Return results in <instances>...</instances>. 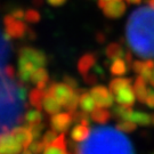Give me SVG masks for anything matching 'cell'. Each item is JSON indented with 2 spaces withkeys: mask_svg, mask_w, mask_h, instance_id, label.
Listing matches in <instances>:
<instances>
[{
  "mask_svg": "<svg viewBox=\"0 0 154 154\" xmlns=\"http://www.w3.org/2000/svg\"><path fill=\"white\" fill-rule=\"evenodd\" d=\"M127 39L131 49L143 58H154V8L136 9L127 24Z\"/></svg>",
  "mask_w": 154,
  "mask_h": 154,
  "instance_id": "1",
  "label": "cell"
},
{
  "mask_svg": "<svg viewBox=\"0 0 154 154\" xmlns=\"http://www.w3.org/2000/svg\"><path fill=\"white\" fill-rule=\"evenodd\" d=\"M74 154H135L132 144L113 128H95L81 145L73 146Z\"/></svg>",
  "mask_w": 154,
  "mask_h": 154,
  "instance_id": "2",
  "label": "cell"
},
{
  "mask_svg": "<svg viewBox=\"0 0 154 154\" xmlns=\"http://www.w3.org/2000/svg\"><path fill=\"white\" fill-rule=\"evenodd\" d=\"M16 98L22 102L26 98V89L23 82L9 85L8 80L0 78V132H6L9 127L23 122Z\"/></svg>",
  "mask_w": 154,
  "mask_h": 154,
  "instance_id": "3",
  "label": "cell"
},
{
  "mask_svg": "<svg viewBox=\"0 0 154 154\" xmlns=\"http://www.w3.org/2000/svg\"><path fill=\"white\" fill-rule=\"evenodd\" d=\"M4 26L5 33L11 39L30 38L33 40L35 38V33L31 30V28H29L22 20H17L11 14L4 17Z\"/></svg>",
  "mask_w": 154,
  "mask_h": 154,
  "instance_id": "4",
  "label": "cell"
},
{
  "mask_svg": "<svg viewBox=\"0 0 154 154\" xmlns=\"http://www.w3.org/2000/svg\"><path fill=\"white\" fill-rule=\"evenodd\" d=\"M46 93L54 96L60 102V104L64 106L73 96L74 89L65 82H50L46 88Z\"/></svg>",
  "mask_w": 154,
  "mask_h": 154,
  "instance_id": "5",
  "label": "cell"
},
{
  "mask_svg": "<svg viewBox=\"0 0 154 154\" xmlns=\"http://www.w3.org/2000/svg\"><path fill=\"white\" fill-rule=\"evenodd\" d=\"M18 57L33 63L37 67H44L47 64V56L42 50L33 48V47H22L18 51Z\"/></svg>",
  "mask_w": 154,
  "mask_h": 154,
  "instance_id": "6",
  "label": "cell"
},
{
  "mask_svg": "<svg viewBox=\"0 0 154 154\" xmlns=\"http://www.w3.org/2000/svg\"><path fill=\"white\" fill-rule=\"evenodd\" d=\"M90 94L97 107H111L113 105V94L104 86H95L91 88Z\"/></svg>",
  "mask_w": 154,
  "mask_h": 154,
  "instance_id": "7",
  "label": "cell"
},
{
  "mask_svg": "<svg viewBox=\"0 0 154 154\" xmlns=\"http://www.w3.org/2000/svg\"><path fill=\"white\" fill-rule=\"evenodd\" d=\"M22 146L9 132L0 134V154H20Z\"/></svg>",
  "mask_w": 154,
  "mask_h": 154,
  "instance_id": "8",
  "label": "cell"
},
{
  "mask_svg": "<svg viewBox=\"0 0 154 154\" xmlns=\"http://www.w3.org/2000/svg\"><path fill=\"white\" fill-rule=\"evenodd\" d=\"M73 119L72 114L69 112H63V113H56L50 118L49 125L53 130L60 132H66L67 129L71 127Z\"/></svg>",
  "mask_w": 154,
  "mask_h": 154,
  "instance_id": "9",
  "label": "cell"
},
{
  "mask_svg": "<svg viewBox=\"0 0 154 154\" xmlns=\"http://www.w3.org/2000/svg\"><path fill=\"white\" fill-rule=\"evenodd\" d=\"M11 136L17 140V143L22 146V149H28L30 146V144L33 142L32 134L30 131L29 127L26 126H20L15 127L11 129Z\"/></svg>",
  "mask_w": 154,
  "mask_h": 154,
  "instance_id": "10",
  "label": "cell"
},
{
  "mask_svg": "<svg viewBox=\"0 0 154 154\" xmlns=\"http://www.w3.org/2000/svg\"><path fill=\"white\" fill-rule=\"evenodd\" d=\"M127 11V5L122 0H114L111 1L103 8V14L109 18L116 20L123 16V14Z\"/></svg>",
  "mask_w": 154,
  "mask_h": 154,
  "instance_id": "11",
  "label": "cell"
},
{
  "mask_svg": "<svg viewBox=\"0 0 154 154\" xmlns=\"http://www.w3.org/2000/svg\"><path fill=\"white\" fill-rule=\"evenodd\" d=\"M41 154H67L65 132H61V135L57 136L53 143L45 147L44 152Z\"/></svg>",
  "mask_w": 154,
  "mask_h": 154,
  "instance_id": "12",
  "label": "cell"
},
{
  "mask_svg": "<svg viewBox=\"0 0 154 154\" xmlns=\"http://www.w3.org/2000/svg\"><path fill=\"white\" fill-rule=\"evenodd\" d=\"M96 62H97V56L94 53H86L83 54L80 60L78 61V72L81 74V75H86L89 72V70L96 65Z\"/></svg>",
  "mask_w": 154,
  "mask_h": 154,
  "instance_id": "13",
  "label": "cell"
},
{
  "mask_svg": "<svg viewBox=\"0 0 154 154\" xmlns=\"http://www.w3.org/2000/svg\"><path fill=\"white\" fill-rule=\"evenodd\" d=\"M116 100L120 105L132 106L136 100V95H135L134 88H131V86H127L125 88L120 89L116 94Z\"/></svg>",
  "mask_w": 154,
  "mask_h": 154,
  "instance_id": "14",
  "label": "cell"
},
{
  "mask_svg": "<svg viewBox=\"0 0 154 154\" xmlns=\"http://www.w3.org/2000/svg\"><path fill=\"white\" fill-rule=\"evenodd\" d=\"M30 81L34 83L39 89H46L48 86V81H49V75L48 72L45 67H39L35 71L33 72V74L30 78Z\"/></svg>",
  "mask_w": 154,
  "mask_h": 154,
  "instance_id": "15",
  "label": "cell"
},
{
  "mask_svg": "<svg viewBox=\"0 0 154 154\" xmlns=\"http://www.w3.org/2000/svg\"><path fill=\"white\" fill-rule=\"evenodd\" d=\"M42 109H44L47 114L54 116L56 113H60L62 105L60 104V102L54 96L46 93V96H45L44 100H42Z\"/></svg>",
  "mask_w": 154,
  "mask_h": 154,
  "instance_id": "16",
  "label": "cell"
},
{
  "mask_svg": "<svg viewBox=\"0 0 154 154\" xmlns=\"http://www.w3.org/2000/svg\"><path fill=\"white\" fill-rule=\"evenodd\" d=\"M79 106L81 107V111L87 112V113H89V112L91 113L95 110L96 103H95L90 91L82 89V91L80 94V97H79Z\"/></svg>",
  "mask_w": 154,
  "mask_h": 154,
  "instance_id": "17",
  "label": "cell"
},
{
  "mask_svg": "<svg viewBox=\"0 0 154 154\" xmlns=\"http://www.w3.org/2000/svg\"><path fill=\"white\" fill-rule=\"evenodd\" d=\"M147 89H149L147 82L140 75H138L134 83V91L139 103H145L146 97H147Z\"/></svg>",
  "mask_w": 154,
  "mask_h": 154,
  "instance_id": "18",
  "label": "cell"
},
{
  "mask_svg": "<svg viewBox=\"0 0 154 154\" xmlns=\"http://www.w3.org/2000/svg\"><path fill=\"white\" fill-rule=\"evenodd\" d=\"M46 96V89L34 88L29 93V102L30 105L33 106L34 109L40 110L42 109V100Z\"/></svg>",
  "mask_w": 154,
  "mask_h": 154,
  "instance_id": "19",
  "label": "cell"
},
{
  "mask_svg": "<svg viewBox=\"0 0 154 154\" xmlns=\"http://www.w3.org/2000/svg\"><path fill=\"white\" fill-rule=\"evenodd\" d=\"M90 135V128L88 126H83V125H77L71 130V138L73 142L77 143H82L85 142Z\"/></svg>",
  "mask_w": 154,
  "mask_h": 154,
  "instance_id": "20",
  "label": "cell"
},
{
  "mask_svg": "<svg viewBox=\"0 0 154 154\" xmlns=\"http://www.w3.org/2000/svg\"><path fill=\"white\" fill-rule=\"evenodd\" d=\"M42 120H44V116H42L41 111L37 110V109H30L24 114L23 122L25 126L29 127L32 125H37V123H41Z\"/></svg>",
  "mask_w": 154,
  "mask_h": 154,
  "instance_id": "21",
  "label": "cell"
},
{
  "mask_svg": "<svg viewBox=\"0 0 154 154\" xmlns=\"http://www.w3.org/2000/svg\"><path fill=\"white\" fill-rule=\"evenodd\" d=\"M129 121L139 125V126H149L152 123V116L143 111H136V112L132 111Z\"/></svg>",
  "mask_w": 154,
  "mask_h": 154,
  "instance_id": "22",
  "label": "cell"
},
{
  "mask_svg": "<svg viewBox=\"0 0 154 154\" xmlns=\"http://www.w3.org/2000/svg\"><path fill=\"white\" fill-rule=\"evenodd\" d=\"M90 119L94 122H97L100 125H104L111 119V112L104 107H95V110L90 114Z\"/></svg>",
  "mask_w": 154,
  "mask_h": 154,
  "instance_id": "23",
  "label": "cell"
},
{
  "mask_svg": "<svg viewBox=\"0 0 154 154\" xmlns=\"http://www.w3.org/2000/svg\"><path fill=\"white\" fill-rule=\"evenodd\" d=\"M105 54H106L109 60L114 61L116 58H122L125 56V50L119 42H112L106 47Z\"/></svg>",
  "mask_w": 154,
  "mask_h": 154,
  "instance_id": "24",
  "label": "cell"
},
{
  "mask_svg": "<svg viewBox=\"0 0 154 154\" xmlns=\"http://www.w3.org/2000/svg\"><path fill=\"white\" fill-rule=\"evenodd\" d=\"M128 67H129V65H127L125 60L116 58L111 64L110 72L112 75H125L127 72H128Z\"/></svg>",
  "mask_w": 154,
  "mask_h": 154,
  "instance_id": "25",
  "label": "cell"
},
{
  "mask_svg": "<svg viewBox=\"0 0 154 154\" xmlns=\"http://www.w3.org/2000/svg\"><path fill=\"white\" fill-rule=\"evenodd\" d=\"M132 79L130 78H116L113 80H111L110 82V91L116 95L120 89L125 88L127 86H131Z\"/></svg>",
  "mask_w": 154,
  "mask_h": 154,
  "instance_id": "26",
  "label": "cell"
},
{
  "mask_svg": "<svg viewBox=\"0 0 154 154\" xmlns=\"http://www.w3.org/2000/svg\"><path fill=\"white\" fill-rule=\"evenodd\" d=\"M132 113L131 106L127 105H118L113 107V116L119 120H129V118Z\"/></svg>",
  "mask_w": 154,
  "mask_h": 154,
  "instance_id": "27",
  "label": "cell"
},
{
  "mask_svg": "<svg viewBox=\"0 0 154 154\" xmlns=\"http://www.w3.org/2000/svg\"><path fill=\"white\" fill-rule=\"evenodd\" d=\"M116 129L121 132H132L137 129V125L129 120H120L116 122Z\"/></svg>",
  "mask_w": 154,
  "mask_h": 154,
  "instance_id": "28",
  "label": "cell"
},
{
  "mask_svg": "<svg viewBox=\"0 0 154 154\" xmlns=\"http://www.w3.org/2000/svg\"><path fill=\"white\" fill-rule=\"evenodd\" d=\"M24 20L28 23L31 24H37L40 22L41 20V15L37 9H32V8H29L24 11Z\"/></svg>",
  "mask_w": 154,
  "mask_h": 154,
  "instance_id": "29",
  "label": "cell"
},
{
  "mask_svg": "<svg viewBox=\"0 0 154 154\" xmlns=\"http://www.w3.org/2000/svg\"><path fill=\"white\" fill-rule=\"evenodd\" d=\"M45 147H46V144L42 142V140H39V139H35L33 140L32 143L30 144L28 149L32 152L33 154H41L44 152Z\"/></svg>",
  "mask_w": 154,
  "mask_h": 154,
  "instance_id": "30",
  "label": "cell"
},
{
  "mask_svg": "<svg viewBox=\"0 0 154 154\" xmlns=\"http://www.w3.org/2000/svg\"><path fill=\"white\" fill-rule=\"evenodd\" d=\"M44 128H45V123H37V125H32V126H29V129L30 131L32 134V137L33 139H39L41 134L44 131Z\"/></svg>",
  "mask_w": 154,
  "mask_h": 154,
  "instance_id": "31",
  "label": "cell"
},
{
  "mask_svg": "<svg viewBox=\"0 0 154 154\" xmlns=\"http://www.w3.org/2000/svg\"><path fill=\"white\" fill-rule=\"evenodd\" d=\"M57 131H55V130H53V129H50V130H47V131L45 132L44 137H42V142H44L45 144H46V146L47 145H49V144H51L54 140H55L56 138H57Z\"/></svg>",
  "mask_w": 154,
  "mask_h": 154,
  "instance_id": "32",
  "label": "cell"
},
{
  "mask_svg": "<svg viewBox=\"0 0 154 154\" xmlns=\"http://www.w3.org/2000/svg\"><path fill=\"white\" fill-rule=\"evenodd\" d=\"M145 104L151 109H154V89L149 88L147 89V97L145 100Z\"/></svg>",
  "mask_w": 154,
  "mask_h": 154,
  "instance_id": "33",
  "label": "cell"
},
{
  "mask_svg": "<svg viewBox=\"0 0 154 154\" xmlns=\"http://www.w3.org/2000/svg\"><path fill=\"white\" fill-rule=\"evenodd\" d=\"M83 80L87 85H93L94 86L97 83L98 78H97V74H95V73H87L86 75H83Z\"/></svg>",
  "mask_w": 154,
  "mask_h": 154,
  "instance_id": "34",
  "label": "cell"
},
{
  "mask_svg": "<svg viewBox=\"0 0 154 154\" xmlns=\"http://www.w3.org/2000/svg\"><path fill=\"white\" fill-rule=\"evenodd\" d=\"M64 82H65L66 85H69L70 87H72L73 89L78 88L77 79H74V78L71 77V75H67V74H65V75H64Z\"/></svg>",
  "mask_w": 154,
  "mask_h": 154,
  "instance_id": "35",
  "label": "cell"
},
{
  "mask_svg": "<svg viewBox=\"0 0 154 154\" xmlns=\"http://www.w3.org/2000/svg\"><path fill=\"white\" fill-rule=\"evenodd\" d=\"M4 74L8 79L14 80V78H15V70H14V67L11 65H6L5 69H4Z\"/></svg>",
  "mask_w": 154,
  "mask_h": 154,
  "instance_id": "36",
  "label": "cell"
},
{
  "mask_svg": "<svg viewBox=\"0 0 154 154\" xmlns=\"http://www.w3.org/2000/svg\"><path fill=\"white\" fill-rule=\"evenodd\" d=\"M11 15L17 20H24V11L22 8H14L11 11Z\"/></svg>",
  "mask_w": 154,
  "mask_h": 154,
  "instance_id": "37",
  "label": "cell"
},
{
  "mask_svg": "<svg viewBox=\"0 0 154 154\" xmlns=\"http://www.w3.org/2000/svg\"><path fill=\"white\" fill-rule=\"evenodd\" d=\"M125 61H126V63L127 64H129V67L131 66V64H132V54H131V51L129 49H127V50H125Z\"/></svg>",
  "mask_w": 154,
  "mask_h": 154,
  "instance_id": "38",
  "label": "cell"
},
{
  "mask_svg": "<svg viewBox=\"0 0 154 154\" xmlns=\"http://www.w3.org/2000/svg\"><path fill=\"white\" fill-rule=\"evenodd\" d=\"M48 1V4L51 6H54V7H60V6L64 5L66 2V0H47Z\"/></svg>",
  "mask_w": 154,
  "mask_h": 154,
  "instance_id": "39",
  "label": "cell"
},
{
  "mask_svg": "<svg viewBox=\"0 0 154 154\" xmlns=\"http://www.w3.org/2000/svg\"><path fill=\"white\" fill-rule=\"evenodd\" d=\"M111 1H114V0H98V7L103 9L105 6L107 5L109 2H111Z\"/></svg>",
  "mask_w": 154,
  "mask_h": 154,
  "instance_id": "40",
  "label": "cell"
},
{
  "mask_svg": "<svg viewBox=\"0 0 154 154\" xmlns=\"http://www.w3.org/2000/svg\"><path fill=\"white\" fill-rule=\"evenodd\" d=\"M97 41H98L99 44H103V42H105V37L103 35V34L98 33V34H97Z\"/></svg>",
  "mask_w": 154,
  "mask_h": 154,
  "instance_id": "41",
  "label": "cell"
},
{
  "mask_svg": "<svg viewBox=\"0 0 154 154\" xmlns=\"http://www.w3.org/2000/svg\"><path fill=\"white\" fill-rule=\"evenodd\" d=\"M32 4L34 6H42L44 0H32Z\"/></svg>",
  "mask_w": 154,
  "mask_h": 154,
  "instance_id": "42",
  "label": "cell"
},
{
  "mask_svg": "<svg viewBox=\"0 0 154 154\" xmlns=\"http://www.w3.org/2000/svg\"><path fill=\"white\" fill-rule=\"evenodd\" d=\"M128 4H135V5H138L142 2V0H126Z\"/></svg>",
  "mask_w": 154,
  "mask_h": 154,
  "instance_id": "43",
  "label": "cell"
},
{
  "mask_svg": "<svg viewBox=\"0 0 154 154\" xmlns=\"http://www.w3.org/2000/svg\"><path fill=\"white\" fill-rule=\"evenodd\" d=\"M149 83L154 87V70H153V72H152V77L149 79Z\"/></svg>",
  "mask_w": 154,
  "mask_h": 154,
  "instance_id": "44",
  "label": "cell"
},
{
  "mask_svg": "<svg viewBox=\"0 0 154 154\" xmlns=\"http://www.w3.org/2000/svg\"><path fill=\"white\" fill-rule=\"evenodd\" d=\"M22 154H33V153H32V152H31V151H30L29 149H24V151L22 152Z\"/></svg>",
  "mask_w": 154,
  "mask_h": 154,
  "instance_id": "45",
  "label": "cell"
},
{
  "mask_svg": "<svg viewBox=\"0 0 154 154\" xmlns=\"http://www.w3.org/2000/svg\"><path fill=\"white\" fill-rule=\"evenodd\" d=\"M149 5L151 8H154V0H149Z\"/></svg>",
  "mask_w": 154,
  "mask_h": 154,
  "instance_id": "46",
  "label": "cell"
},
{
  "mask_svg": "<svg viewBox=\"0 0 154 154\" xmlns=\"http://www.w3.org/2000/svg\"><path fill=\"white\" fill-rule=\"evenodd\" d=\"M152 123L154 125V116H152Z\"/></svg>",
  "mask_w": 154,
  "mask_h": 154,
  "instance_id": "47",
  "label": "cell"
},
{
  "mask_svg": "<svg viewBox=\"0 0 154 154\" xmlns=\"http://www.w3.org/2000/svg\"><path fill=\"white\" fill-rule=\"evenodd\" d=\"M0 74H1V70H0Z\"/></svg>",
  "mask_w": 154,
  "mask_h": 154,
  "instance_id": "48",
  "label": "cell"
}]
</instances>
